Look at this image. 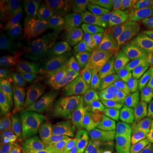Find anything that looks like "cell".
Listing matches in <instances>:
<instances>
[{
    "instance_id": "22",
    "label": "cell",
    "mask_w": 153,
    "mask_h": 153,
    "mask_svg": "<svg viewBox=\"0 0 153 153\" xmlns=\"http://www.w3.org/2000/svg\"><path fill=\"white\" fill-rule=\"evenodd\" d=\"M125 88L147 87L153 89V82L147 78L140 65L123 78Z\"/></svg>"
},
{
    "instance_id": "39",
    "label": "cell",
    "mask_w": 153,
    "mask_h": 153,
    "mask_svg": "<svg viewBox=\"0 0 153 153\" xmlns=\"http://www.w3.org/2000/svg\"><path fill=\"white\" fill-rule=\"evenodd\" d=\"M149 4L153 6V0H151V1H149Z\"/></svg>"
},
{
    "instance_id": "9",
    "label": "cell",
    "mask_w": 153,
    "mask_h": 153,
    "mask_svg": "<svg viewBox=\"0 0 153 153\" xmlns=\"http://www.w3.org/2000/svg\"><path fill=\"white\" fill-rule=\"evenodd\" d=\"M67 111L62 104L33 100L26 108V116L33 123L55 122L61 123L67 121Z\"/></svg>"
},
{
    "instance_id": "31",
    "label": "cell",
    "mask_w": 153,
    "mask_h": 153,
    "mask_svg": "<svg viewBox=\"0 0 153 153\" xmlns=\"http://www.w3.org/2000/svg\"><path fill=\"white\" fill-rule=\"evenodd\" d=\"M139 65L144 72L147 78L153 82V60L150 57L143 54H140Z\"/></svg>"
},
{
    "instance_id": "28",
    "label": "cell",
    "mask_w": 153,
    "mask_h": 153,
    "mask_svg": "<svg viewBox=\"0 0 153 153\" xmlns=\"http://www.w3.org/2000/svg\"><path fill=\"white\" fill-rule=\"evenodd\" d=\"M34 124L41 132L44 137L48 138L56 137L63 129L61 123L55 122H34Z\"/></svg>"
},
{
    "instance_id": "17",
    "label": "cell",
    "mask_w": 153,
    "mask_h": 153,
    "mask_svg": "<svg viewBox=\"0 0 153 153\" xmlns=\"http://www.w3.org/2000/svg\"><path fill=\"white\" fill-rule=\"evenodd\" d=\"M37 24L38 14L36 10L31 16L26 19L16 28L6 47V50L11 51L28 40L33 38V35L37 28Z\"/></svg>"
},
{
    "instance_id": "2",
    "label": "cell",
    "mask_w": 153,
    "mask_h": 153,
    "mask_svg": "<svg viewBox=\"0 0 153 153\" xmlns=\"http://www.w3.org/2000/svg\"><path fill=\"white\" fill-rule=\"evenodd\" d=\"M38 65L45 66L60 64L81 48L79 36L68 35L62 30L44 28L39 38Z\"/></svg>"
},
{
    "instance_id": "25",
    "label": "cell",
    "mask_w": 153,
    "mask_h": 153,
    "mask_svg": "<svg viewBox=\"0 0 153 153\" xmlns=\"http://www.w3.org/2000/svg\"><path fill=\"white\" fill-rule=\"evenodd\" d=\"M133 126H135L141 135L150 143L153 130V116L152 115L143 110L135 118L133 122Z\"/></svg>"
},
{
    "instance_id": "13",
    "label": "cell",
    "mask_w": 153,
    "mask_h": 153,
    "mask_svg": "<svg viewBox=\"0 0 153 153\" xmlns=\"http://www.w3.org/2000/svg\"><path fill=\"white\" fill-rule=\"evenodd\" d=\"M65 1H41L38 11L45 28L53 30H62V22L67 9Z\"/></svg>"
},
{
    "instance_id": "33",
    "label": "cell",
    "mask_w": 153,
    "mask_h": 153,
    "mask_svg": "<svg viewBox=\"0 0 153 153\" xmlns=\"http://www.w3.org/2000/svg\"><path fill=\"white\" fill-rule=\"evenodd\" d=\"M135 47L140 54L153 58V41L145 39H139L135 42Z\"/></svg>"
},
{
    "instance_id": "16",
    "label": "cell",
    "mask_w": 153,
    "mask_h": 153,
    "mask_svg": "<svg viewBox=\"0 0 153 153\" xmlns=\"http://www.w3.org/2000/svg\"><path fill=\"white\" fill-rule=\"evenodd\" d=\"M87 17L75 6L67 9L62 22V31L68 35H79L86 28L91 26Z\"/></svg>"
},
{
    "instance_id": "35",
    "label": "cell",
    "mask_w": 153,
    "mask_h": 153,
    "mask_svg": "<svg viewBox=\"0 0 153 153\" xmlns=\"http://www.w3.org/2000/svg\"><path fill=\"white\" fill-rule=\"evenodd\" d=\"M143 110L150 113V114L153 116V89L152 92H151L150 97H149L148 103H147L146 106H145V108Z\"/></svg>"
},
{
    "instance_id": "38",
    "label": "cell",
    "mask_w": 153,
    "mask_h": 153,
    "mask_svg": "<svg viewBox=\"0 0 153 153\" xmlns=\"http://www.w3.org/2000/svg\"><path fill=\"white\" fill-rule=\"evenodd\" d=\"M150 145H152L153 147V130L152 133V136H151V140H150Z\"/></svg>"
},
{
    "instance_id": "26",
    "label": "cell",
    "mask_w": 153,
    "mask_h": 153,
    "mask_svg": "<svg viewBox=\"0 0 153 153\" xmlns=\"http://www.w3.org/2000/svg\"><path fill=\"white\" fill-rule=\"evenodd\" d=\"M75 145L68 137L57 136L48 145L44 153H74Z\"/></svg>"
},
{
    "instance_id": "1",
    "label": "cell",
    "mask_w": 153,
    "mask_h": 153,
    "mask_svg": "<svg viewBox=\"0 0 153 153\" xmlns=\"http://www.w3.org/2000/svg\"><path fill=\"white\" fill-rule=\"evenodd\" d=\"M96 56L84 54L56 66L37 84L40 95L54 101H62L78 94L80 86L93 71Z\"/></svg>"
},
{
    "instance_id": "7",
    "label": "cell",
    "mask_w": 153,
    "mask_h": 153,
    "mask_svg": "<svg viewBox=\"0 0 153 153\" xmlns=\"http://www.w3.org/2000/svg\"><path fill=\"white\" fill-rule=\"evenodd\" d=\"M36 78V75L33 72L23 70L22 66L6 55L1 56L0 60V81L1 83L15 86L21 91H24L31 87H37L32 84Z\"/></svg>"
},
{
    "instance_id": "23",
    "label": "cell",
    "mask_w": 153,
    "mask_h": 153,
    "mask_svg": "<svg viewBox=\"0 0 153 153\" xmlns=\"http://www.w3.org/2000/svg\"><path fill=\"white\" fill-rule=\"evenodd\" d=\"M110 109L114 114H117L131 121L134 122L135 119V112L133 108L126 98L125 95L122 93H119L116 96L110 107Z\"/></svg>"
},
{
    "instance_id": "8",
    "label": "cell",
    "mask_w": 153,
    "mask_h": 153,
    "mask_svg": "<svg viewBox=\"0 0 153 153\" xmlns=\"http://www.w3.org/2000/svg\"><path fill=\"white\" fill-rule=\"evenodd\" d=\"M150 143L132 126L104 148V153H144Z\"/></svg>"
},
{
    "instance_id": "19",
    "label": "cell",
    "mask_w": 153,
    "mask_h": 153,
    "mask_svg": "<svg viewBox=\"0 0 153 153\" xmlns=\"http://www.w3.org/2000/svg\"><path fill=\"white\" fill-rule=\"evenodd\" d=\"M15 62L21 66L30 64L39 57V48L34 38L28 40L10 51Z\"/></svg>"
},
{
    "instance_id": "20",
    "label": "cell",
    "mask_w": 153,
    "mask_h": 153,
    "mask_svg": "<svg viewBox=\"0 0 153 153\" xmlns=\"http://www.w3.org/2000/svg\"><path fill=\"white\" fill-rule=\"evenodd\" d=\"M152 89L147 87L124 88V95L135 114H140L146 106Z\"/></svg>"
},
{
    "instance_id": "10",
    "label": "cell",
    "mask_w": 153,
    "mask_h": 153,
    "mask_svg": "<svg viewBox=\"0 0 153 153\" xmlns=\"http://www.w3.org/2000/svg\"><path fill=\"white\" fill-rule=\"evenodd\" d=\"M140 57V54L137 48L131 45L111 53L108 65L118 77L123 78L139 65Z\"/></svg>"
},
{
    "instance_id": "29",
    "label": "cell",
    "mask_w": 153,
    "mask_h": 153,
    "mask_svg": "<svg viewBox=\"0 0 153 153\" xmlns=\"http://www.w3.org/2000/svg\"><path fill=\"white\" fill-rule=\"evenodd\" d=\"M137 38L153 41V22L143 18L135 23Z\"/></svg>"
},
{
    "instance_id": "40",
    "label": "cell",
    "mask_w": 153,
    "mask_h": 153,
    "mask_svg": "<svg viewBox=\"0 0 153 153\" xmlns=\"http://www.w3.org/2000/svg\"><path fill=\"white\" fill-rule=\"evenodd\" d=\"M81 153H95L94 152H81Z\"/></svg>"
},
{
    "instance_id": "5",
    "label": "cell",
    "mask_w": 153,
    "mask_h": 153,
    "mask_svg": "<svg viewBox=\"0 0 153 153\" xmlns=\"http://www.w3.org/2000/svg\"><path fill=\"white\" fill-rule=\"evenodd\" d=\"M36 10L33 1L3 0L0 3V28L6 36L14 33L16 28Z\"/></svg>"
},
{
    "instance_id": "6",
    "label": "cell",
    "mask_w": 153,
    "mask_h": 153,
    "mask_svg": "<svg viewBox=\"0 0 153 153\" xmlns=\"http://www.w3.org/2000/svg\"><path fill=\"white\" fill-rule=\"evenodd\" d=\"M114 113L109 108L94 117L74 121L76 128V137L85 145L92 142L106 131Z\"/></svg>"
},
{
    "instance_id": "15",
    "label": "cell",
    "mask_w": 153,
    "mask_h": 153,
    "mask_svg": "<svg viewBox=\"0 0 153 153\" xmlns=\"http://www.w3.org/2000/svg\"><path fill=\"white\" fill-rule=\"evenodd\" d=\"M38 90V88L31 87L21 91L6 93L0 97V108L1 111L15 113L26 109L33 100L31 96Z\"/></svg>"
},
{
    "instance_id": "4",
    "label": "cell",
    "mask_w": 153,
    "mask_h": 153,
    "mask_svg": "<svg viewBox=\"0 0 153 153\" xmlns=\"http://www.w3.org/2000/svg\"><path fill=\"white\" fill-rule=\"evenodd\" d=\"M77 8L93 26L108 28L120 16L118 1L114 0H77L74 1Z\"/></svg>"
},
{
    "instance_id": "21",
    "label": "cell",
    "mask_w": 153,
    "mask_h": 153,
    "mask_svg": "<svg viewBox=\"0 0 153 153\" xmlns=\"http://www.w3.org/2000/svg\"><path fill=\"white\" fill-rule=\"evenodd\" d=\"M19 132L22 139L30 144L39 146L45 141V137L36 126L30 120H24L19 124Z\"/></svg>"
},
{
    "instance_id": "3",
    "label": "cell",
    "mask_w": 153,
    "mask_h": 153,
    "mask_svg": "<svg viewBox=\"0 0 153 153\" xmlns=\"http://www.w3.org/2000/svg\"><path fill=\"white\" fill-rule=\"evenodd\" d=\"M118 94L119 89L115 85L101 92L82 97L67 111L66 122L72 123L101 114L110 108Z\"/></svg>"
},
{
    "instance_id": "14",
    "label": "cell",
    "mask_w": 153,
    "mask_h": 153,
    "mask_svg": "<svg viewBox=\"0 0 153 153\" xmlns=\"http://www.w3.org/2000/svg\"><path fill=\"white\" fill-rule=\"evenodd\" d=\"M78 36L82 48L89 50L94 56L108 48V35L105 28L91 25Z\"/></svg>"
},
{
    "instance_id": "18",
    "label": "cell",
    "mask_w": 153,
    "mask_h": 153,
    "mask_svg": "<svg viewBox=\"0 0 153 153\" xmlns=\"http://www.w3.org/2000/svg\"><path fill=\"white\" fill-rule=\"evenodd\" d=\"M118 1L120 16L123 22H137L143 19L149 5L147 0H120Z\"/></svg>"
},
{
    "instance_id": "34",
    "label": "cell",
    "mask_w": 153,
    "mask_h": 153,
    "mask_svg": "<svg viewBox=\"0 0 153 153\" xmlns=\"http://www.w3.org/2000/svg\"><path fill=\"white\" fill-rule=\"evenodd\" d=\"M22 153H42L41 148L39 146H36L30 144L22 139Z\"/></svg>"
},
{
    "instance_id": "32",
    "label": "cell",
    "mask_w": 153,
    "mask_h": 153,
    "mask_svg": "<svg viewBox=\"0 0 153 153\" xmlns=\"http://www.w3.org/2000/svg\"><path fill=\"white\" fill-rule=\"evenodd\" d=\"M133 126V122L131 120L126 119L117 114H113V116L111 119V121L108 124V128H118L123 129L127 131L130 128Z\"/></svg>"
},
{
    "instance_id": "41",
    "label": "cell",
    "mask_w": 153,
    "mask_h": 153,
    "mask_svg": "<svg viewBox=\"0 0 153 153\" xmlns=\"http://www.w3.org/2000/svg\"><path fill=\"white\" fill-rule=\"evenodd\" d=\"M152 60H153V58H152Z\"/></svg>"
},
{
    "instance_id": "37",
    "label": "cell",
    "mask_w": 153,
    "mask_h": 153,
    "mask_svg": "<svg viewBox=\"0 0 153 153\" xmlns=\"http://www.w3.org/2000/svg\"><path fill=\"white\" fill-rule=\"evenodd\" d=\"M144 153H153V147L152 145H150V146L147 148V150L145 151Z\"/></svg>"
},
{
    "instance_id": "12",
    "label": "cell",
    "mask_w": 153,
    "mask_h": 153,
    "mask_svg": "<svg viewBox=\"0 0 153 153\" xmlns=\"http://www.w3.org/2000/svg\"><path fill=\"white\" fill-rule=\"evenodd\" d=\"M107 47L111 53L131 46L137 38L135 24L118 22L106 29Z\"/></svg>"
},
{
    "instance_id": "24",
    "label": "cell",
    "mask_w": 153,
    "mask_h": 153,
    "mask_svg": "<svg viewBox=\"0 0 153 153\" xmlns=\"http://www.w3.org/2000/svg\"><path fill=\"white\" fill-rule=\"evenodd\" d=\"M18 133L1 131L0 134V150L1 153H22V144Z\"/></svg>"
},
{
    "instance_id": "11",
    "label": "cell",
    "mask_w": 153,
    "mask_h": 153,
    "mask_svg": "<svg viewBox=\"0 0 153 153\" xmlns=\"http://www.w3.org/2000/svg\"><path fill=\"white\" fill-rule=\"evenodd\" d=\"M118 83V76L109 68L93 70L82 82L78 94L82 98L104 91Z\"/></svg>"
},
{
    "instance_id": "36",
    "label": "cell",
    "mask_w": 153,
    "mask_h": 153,
    "mask_svg": "<svg viewBox=\"0 0 153 153\" xmlns=\"http://www.w3.org/2000/svg\"><path fill=\"white\" fill-rule=\"evenodd\" d=\"M145 14L150 19L151 22H153V6L149 4L145 9Z\"/></svg>"
},
{
    "instance_id": "30",
    "label": "cell",
    "mask_w": 153,
    "mask_h": 153,
    "mask_svg": "<svg viewBox=\"0 0 153 153\" xmlns=\"http://www.w3.org/2000/svg\"><path fill=\"white\" fill-rule=\"evenodd\" d=\"M19 124H20V122H19L16 118L11 115L7 114H1L0 115V129L1 131L11 132V133H18L20 135Z\"/></svg>"
},
{
    "instance_id": "27",
    "label": "cell",
    "mask_w": 153,
    "mask_h": 153,
    "mask_svg": "<svg viewBox=\"0 0 153 153\" xmlns=\"http://www.w3.org/2000/svg\"><path fill=\"white\" fill-rule=\"evenodd\" d=\"M125 131V130L123 129L107 128L106 131L99 138L92 141V142L88 143L86 145L91 149L100 148L103 146H106L108 143L112 142L114 140L116 139V137H118Z\"/></svg>"
}]
</instances>
